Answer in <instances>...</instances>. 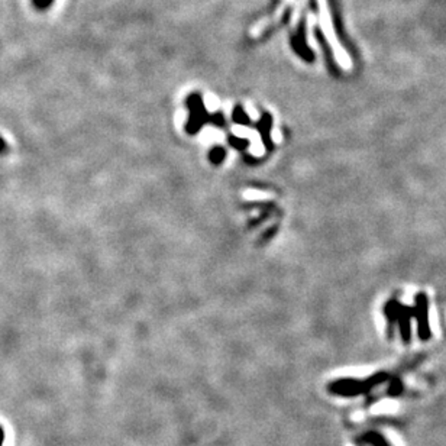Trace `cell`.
<instances>
[{
	"label": "cell",
	"mask_w": 446,
	"mask_h": 446,
	"mask_svg": "<svg viewBox=\"0 0 446 446\" xmlns=\"http://www.w3.org/2000/svg\"><path fill=\"white\" fill-rule=\"evenodd\" d=\"M386 379L387 375L383 373L375 374L374 377L366 379V382H358V379H352V378H342V379H338V382H333L329 386V391L336 396L355 397L384 383Z\"/></svg>",
	"instance_id": "cell-1"
},
{
	"label": "cell",
	"mask_w": 446,
	"mask_h": 446,
	"mask_svg": "<svg viewBox=\"0 0 446 446\" xmlns=\"http://www.w3.org/2000/svg\"><path fill=\"white\" fill-rule=\"evenodd\" d=\"M292 45L301 58H305L307 62H312L313 52L310 51V48L306 43V22L305 21L298 25L297 32L293 35Z\"/></svg>",
	"instance_id": "cell-2"
},
{
	"label": "cell",
	"mask_w": 446,
	"mask_h": 446,
	"mask_svg": "<svg viewBox=\"0 0 446 446\" xmlns=\"http://www.w3.org/2000/svg\"><path fill=\"white\" fill-rule=\"evenodd\" d=\"M327 2H329V9H331V13H332V21H333V25H335L338 38L340 39V43H342V45L345 48H349L348 51H352L349 38L347 36V32H345V28H344L342 18H340V10H339V5H338L339 2H338V0H327Z\"/></svg>",
	"instance_id": "cell-3"
},
{
	"label": "cell",
	"mask_w": 446,
	"mask_h": 446,
	"mask_svg": "<svg viewBox=\"0 0 446 446\" xmlns=\"http://www.w3.org/2000/svg\"><path fill=\"white\" fill-rule=\"evenodd\" d=\"M316 36H318V41L323 49V54H325V58L327 61V64H329V67L331 69H335V60H333V52H332V48L329 47V44L326 43V39L323 36V34L320 31H316Z\"/></svg>",
	"instance_id": "cell-4"
},
{
	"label": "cell",
	"mask_w": 446,
	"mask_h": 446,
	"mask_svg": "<svg viewBox=\"0 0 446 446\" xmlns=\"http://www.w3.org/2000/svg\"><path fill=\"white\" fill-rule=\"evenodd\" d=\"M362 442L370 446H390L387 439L383 435L377 434V432H368V434H365L362 436Z\"/></svg>",
	"instance_id": "cell-5"
},
{
	"label": "cell",
	"mask_w": 446,
	"mask_h": 446,
	"mask_svg": "<svg viewBox=\"0 0 446 446\" xmlns=\"http://www.w3.org/2000/svg\"><path fill=\"white\" fill-rule=\"evenodd\" d=\"M401 391H403V386L400 383V379H392L391 386L388 388V395L392 397H397L399 395H401Z\"/></svg>",
	"instance_id": "cell-6"
},
{
	"label": "cell",
	"mask_w": 446,
	"mask_h": 446,
	"mask_svg": "<svg viewBox=\"0 0 446 446\" xmlns=\"http://www.w3.org/2000/svg\"><path fill=\"white\" fill-rule=\"evenodd\" d=\"M225 159V151H223L222 148H215L211 154V160L215 163V164H219L222 163V160Z\"/></svg>",
	"instance_id": "cell-7"
},
{
	"label": "cell",
	"mask_w": 446,
	"mask_h": 446,
	"mask_svg": "<svg viewBox=\"0 0 446 446\" xmlns=\"http://www.w3.org/2000/svg\"><path fill=\"white\" fill-rule=\"evenodd\" d=\"M52 0H34V5L38 8V9H45L51 5Z\"/></svg>",
	"instance_id": "cell-8"
},
{
	"label": "cell",
	"mask_w": 446,
	"mask_h": 446,
	"mask_svg": "<svg viewBox=\"0 0 446 446\" xmlns=\"http://www.w3.org/2000/svg\"><path fill=\"white\" fill-rule=\"evenodd\" d=\"M3 442H5V430L2 426H0V446H3Z\"/></svg>",
	"instance_id": "cell-9"
}]
</instances>
